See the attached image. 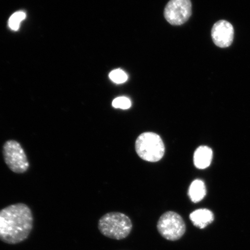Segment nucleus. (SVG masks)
<instances>
[{"label":"nucleus","instance_id":"obj_1","mask_svg":"<svg viewBox=\"0 0 250 250\" xmlns=\"http://www.w3.org/2000/svg\"><path fill=\"white\" fill-rule=\"evenodd\" d=\"M33 226V216L29 206L17 203L0 210V240L10 245L24 241Z\"/></svg>","mask_w":250,"mask_h":250},{"label":"nucleus","instance_id":"obj_2","mask_svg":"<svg viewBox=\"0 0 250 250\" xmlns=\"http://www.w3.org/2000/svg\"><path fill=\"white\" fill-rule=\"evenodd\" d=\"M133 228L130 218L121 212H108L100 219L98 228L108 238L122 240L126 238Z\"/></svg>","mask_w":250,"mask_h":250},{"label":"nucleus","instance_id":"obj_3","mask_svg":"<svg viewBox=\"0 0 250 250\" xmlns=\"http://www.w3.org/2000/svg\"><path fill=\"white\" fill-rule=\"evenodd\" d=\"M135 148L141 158L150 162L160 161L165 152L163 140L158 134L153 132L141 134L136 141Z\"/></svg>","mask_w":250,"mask_h":250},{"label":"nucleus","instance_id":"obj_4","mask_svg":"<svg viewBox=\"0 0 250 250\" xmlns=\"http://www.w3.org/2000/svg\"><path fill=\"white\" fill-rule=\"evenodd\" d=\"M157 229L165 239L176 241L185 234L186 225L180 214L170 211L165 212L159 219Z\"/></svg>","mask_w":250,"mask_h":250},{"label":"nucleus","instance_id":"obj_5","mask_svg":"<svg viewBox=\"0 0 250 250\" xmlns=\"http://www.w3.org/2000/svg\"><path fill=\"white\" fill-rule=\"evenodd\" d=\"M3 156L5 164L15 173H25L29 167L26 153L20 143L15 140H8L3 146Z\"/></svg>","mask_w":250,"mask_h":250},{"label":"nucleus","instance_id":"obj_6","mask_svg":"<svg viewBox=\"0 0 250 250\" xmlns=\"http://www.w3.org/2000/svg\"><path fill=\"white\" fill-rule=\"evenodd\" d=\"M192 14L190 0H170L166 6L164 16L168 23L174 26L185 23Z\"/></svg>","mask_w":250,"mask_h":250},{"label":"nucleus","instance_id":"obj_7","mask_svg":"<svg viewBox=\"0 0 250 250\" xmlns=\"http://www.w3.org/2000/svg\"><path fill=\"white\" fill-rule=\"evenodd\" d=\"M211 37L215 44L220 48H227L233 42L234 29L232 24L226 21H220L212 28Z\"/></svg>","mask_w":250,"mask_h":250},{"label":"nucleus","instance_id":"obj_8","mask_svg":"<svg viewBox=\"0 0 250 250\" xmlns=\"http://www.w3.org/2000/svg\"><path fill=\"white\" fill-rule=\"evenodd\" d=\"M189 218L193 226L199 229H204L214 221V214L206 208L198 209L190 213Z\"/></svg>","mask_w":250,"mask_h":250},{"label":"nucleus","instance_id":"obj_9","mask_svg":"<svg viewBox=\"0 0 250 250\" xmlns=\"http://www.w3.org/2000/svg\"><path fill=\"white\" fill-rule=\"evenodd\" d=\"M212 158V151L207 146H201L196 149L193 155V162L196 167L204 169L210 165Z\"/></svg>","mask_w":250,"mask_h":250},{"label":"nucleus","instance_id":"obj_10","mask_svg":"<svg viewBox=\"0 0 250 250\" xmlns=\"http://www.w3.org/2000/svg\"><path fill=\"white\" fill-rule=\"evenodd\" d=\"M206 194L205 184L201 180H196L190 184L188 190V195L190 201L198 203L205 198Z\"/></svg>","mask_w":250,"mask_h":250},{"label":"nucleus","instance_id":"obj_11","mask_svg":"<svg viewBox=\"0 0 250 250\" xmlns=\"http://www.w3.org/2000/svg\"><path fill=\"white\" fill-rule=\"evenodd\" d=\"M26 14L23 12H17L12 15L9 18L8 21L9 27L12 30L17 31L20 29V24L21 21L26 18Z\"/></svg>","mask_w":250,"mask_h":250},{"label":"nucleus","instance_id":"obj_12","mask_svg":"<svg viewBox=\"0 0 250 250\" xmlns=\"http://www.w3.org/2000/svg\"><path fill=\"white\" fill-rule=\"evenodd\" d=\"M109 78L112 82L118 84L123 83L127 80V76L124 71L116 69L112 71L109 74Z\"/></svg>","mask_w":250,"mask_h":250},{"label":"nucleus","instance_id":"obj_13","mask_svg":"<svg viewBox=\"0 0 250 250\" xmlns=\"http://www.w3.org/2000/svg\"><path fill=\"white\" fill-rule=\"evenodd\" d=\"M112 105L115 108L127 109L130 108L132 103H131L130 100L126 97H118L114 100Z\"/></svg>","mask_w":250,"mask_h":250}]
</instances>
